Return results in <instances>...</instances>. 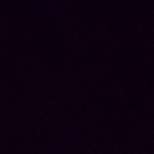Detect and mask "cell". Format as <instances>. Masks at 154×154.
Listing matches in <instances>:
<instances>
[]
</instances>
